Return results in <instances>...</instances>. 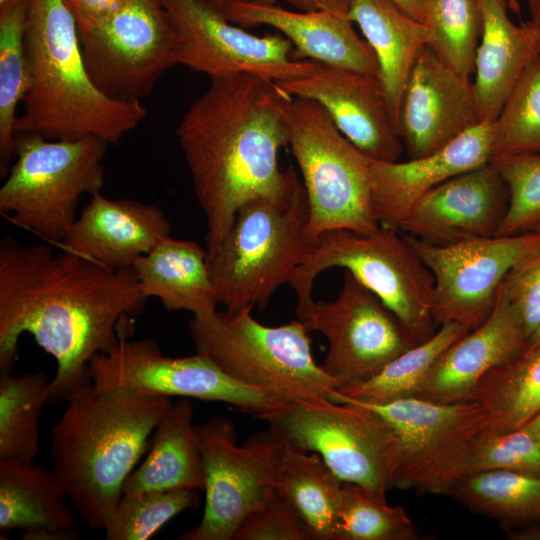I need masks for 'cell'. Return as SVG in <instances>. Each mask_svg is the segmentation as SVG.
<instances>
[{"instance_id": "6da1fadb", "label": "cell", "mask_w": 540, "mask_h": 540, "mask_svg": "<svg viewBox=\"0 0 540 540\" xmlns=\"http://www.w3.org/2000/svg\"><path fill=\"white\" fill-rule=\"evenodd\" d=\"M132 267L111 269L43 244L0 242V372H13L24 333L57 364L48 403L66 402L91 383L89 361L118 341L144 308Z\"/></svg>"}, {"instance_id": "7a4b0ae2", "label": "cell", "mask_w": 540, "mask_h": 540, "mask_svg": "<svg viewBox=\"0 0 540 540\" xmlns=\"http://www.w3.org/2000/svg\"><path fill=\"white\" fill-rule=\"evenodd\" d=\"M292 96L276 81L253 74L211 78L184 113L175 134L190 171L212 252L240 207L285 193L298 177L282 171L287 146L285 111Z\"/></svg>"}, {"instance_id": "3957f363", "label": "cell", "mask_w": 540, "mask_h": 540, "mask_svg": "<svg viewBox=\"0 0 540 540\" xmlns=\"http://www.w3.org/2000/svg\"><path fill=\"white\" fill-rule=\"evenodd\" d=\"M66 402L50 430L51 471L75 513L89 528L104 530L126 479L173 403L167 396L92 382Z\"/></svg>"}, {"instance_id": "277c9868", "label": "cell", "mask_w": 540, "mask_h": 540, "mask_svg": "<svg viewBox=\"0 0 540 540\" xmlns=\"http://www.w3.org/2000/svg\"><path fill=\"white\" fill-rule=\"evenodd\" d=\"M25 46L29 84L17 136H96L116 144L145 118L141 102L111 99L94 85L76 20L64 0H27Z\"/></svg>"}, {"instance_id": "5b68a950", "label": "cell", "mask_w": 540, "mask_h": 540, "mask_svg": "<svg viewBox=\"0 0 540 540\" xmlns=\"http://www.w3.org/2000/svg\"><path fill=\"white\" fill-rule=\"evenodd\" d=\"M309 205L298 177L279 196H261L243 204L229 231L208 253L218 302L228 312L263 308L289 283L313 247L307 231Z\"/></svg>"}, {"instance_id": "8992f818", "label": "cell", "mask_w": 540, "mask_h": 540, "mask_svg": "<svg viewBox=\"0 0 540 540\" xmlns=\"http://www.w3.org/2000/svg\"><path fill=\"white\" fill-rule=\"evenodd\" d=\"M252 308L193 316L189 330L196 351L238 382L286 404L332 400L341 384L314 361L307 325L297 319L266 326L253 318Z\"/></svg>"}, {"instance_id": "52a82bcc", "label": "cell", "mask_w": 540, "mask_h": 540, "mask_svg": "<svg viewBox=\"0 0 540 540\" xmlns=\"http://www.w3.org/2000/svg\"><path fill=\"white\" fill-rule=\"evenodd\" d=\"M331 267L349 271L372 291L415 344L436 332L434 278L403 232L380 226L369 234L333 230L320 235L288 283L297 302L312 297L315 278Z\"/></svg>"}, {"instance_id": "ba28073f", "label": "cell", "mask_w": 540, "mask_h": 540, "mask_svg": "<svg viewBox=\"0 0 540 540\" xmlns=\"http://www.w3.org/2000/svg\"><path fill=\"white\" fill-rule=\"evenodd\" d=\"M287 143L303 177L315 241L333 230L369 234L380 225L372 205V159L354 146L317 102L293 97L285 111Z\"/></svg>"}, {"instance_id": "9c48e42d", "label": "cell", "mask_w": 540, "mask_h": 540, "mask_svg": "<svg viewBox=\"0 0 540 540\" xmlns=\"http://www.w3.org/2000/svg\"><path fill=\"white\" fill-rule=\"evenodd\" d=\"M107 145L96 136L50 140L18 135L15 161L0 188L1 213L59 246L77 218L82 195L104 186Z\"/></svg>"}, {"instance_id": "30bf717a", "label": "cell", "mask_w": 540, "mask_h": 540, "mask_svg": "<svg viewBox=\"0 0 540 540\" xmlns=\"http://www.w3.org/2000/svg\"><path fill=\"white\" fill-rule=\"evenodd\" d=\"M260 419L282 443L318 454L343 482L383 495L394 488L399 440L371 407L354 401H300Z\"/></svg>"}, {"instance_id": "8fae6325", "label": "cell", "mask_w": 540, "mask_h": 540, "mask_svg": "<svg viewBox=\"0 0 540 540\" xmlns=\"http://www.w3.org/2000/svg\"><path fill=\"white\" fill-rule=\"evenodd\" d=\"M206 493L198 525L182 540H232L243 518L276 488L284 444L270 430L237 444L231 420L215 416L195 425Z\"/></svg>"}, {"instance_id": "7c38bea8", "label": "cell", "mask_w": 540, "mask_h": 540, "mask_svg": "<svg viewBox=\"0 0 540 540\" xmlns=\"http://www.w3.org/2000/svg\"><path fill=\"white\" fill-rule=\"evenodd\" d=\"M361 404L381 414L397 434L399 461L394 488L450 496L457 481L466 475L471 454L483 432L480 404H442L415 397Z\"/></svg>"}, {"instance_id": "4fadbf2b", "label": "cell", "mask_w": 540, "mask_h": 540, "mask_svg": "<svg viewBox=\"0 0 540 540\" xmlns=\"http://www.w3.org/2000/svg\"><path fill=\"white\" fill-rule=\"evenodd\" d=\"M86 70L107 97L141 102L178 64L176 36L160 0H126L93 27L79 31Z\"/></svg>"}, {"instance_id": "5bb4252c", "label": "cell", "mask_w": 540, "mask_h": 540, "mask_svg": "<svg viewBox=\"0 0 540 540\" xmlns=\"http://www.w3.org/2000/svg\"><path fill=\"white\" fill-rule=\"evenodd\" d=\"M128 328L122 329L108 352L90 359L89 374L94 385L146 395L224 402L258 418L286 404L233 379L204 353L169 357L152 340H130Z\"/></svg>"}, {"instance_id": "9a60e30c", "label": "cell", "mask_w": 540, "mask_h": 540, "mask_svg": "<svg viewBox=\"0 0 540 540\" xmlns=\"http://www.w3.org/2000/svg\"><path fill=\"white\" fill-rule=\"evenodd\" d=\"M405 234V233H404ZM434 278L433 317L469 329L491 314L506 275L540 255V232L436 245L405 234Z\"/></svg>"}, {"instance_id": "2e32d148", "label": "cell", "mask_w": 540, "mask_h": 540, "mask_svg": "<svg viewBox=\"0 0 540 540\" xmlns=\"http://www.w3.org/2000/svg\"><path fill=\"white\" fill-rule=\"evenodd\" d=\"M296 314L326 337L329 349L320 366L340 388L368 380L417 345L395 314L347 270L335 300L308 298L297 302Z\"/></svg>"}, {"instance_id": "e0dca14e", "label": "cell", "mask_w": 540, "mask_h": 540, "mask_svg": "<svg viewBox=\"0 0 540 540\" xmlns=\"http://www.w3.org/2000/svg\"><path fill=\"white\" fill-rule=\"evenodd\" d=\"M160 1L175 32L177 63L210 79L253 74L282 82L311 72L318 63L292 58L287 38L251 34L208 0Z\"/></svg>"}, {"instance_id": "ac0fdd59", "label": "cell", "mask_w": 540, "mask_h": 540, "mask_svg": "<svg viewBox=\"0 0 540 540\" xmlns=\"http://www.w3.org/2000/svg\"><path fill=\"white\" fill-rule=\"evenodd\" d=\"M288 94L319 103L338 130L375 161H398L403 145L377 76L317 63L309 73L277 82Z\"/></svg>"}, {"instance_id": "d6986e66", "label": "cell", "mask_w": 540, "mask_h": 540, "mask_svg": "<svg viewBox=\"0 0 540 540\" xmlns=\"http://www.w3.org/2000/svg\"><path fill=\"white\" fill-rule=\"evenodd\" d=\"M479 123L470 78L454 71L425 45L410 72L397 121L409 159L442 149Z\"/></svg>"}, {"instance_id": "ffe728a7", "label": "cell", "mask_w": 540, "mask_h": 540, "mask_svg": "<svg viewBox=\"0 0 540 540\" xmlns=\"http://www.w3.org/2000/svg\"><path fill=\"white\" fill-rule=\"evenodd\" d=\"M507 206L506 183L489 161L422 195L402 220L399 231L436 245L492 237Z\"/></svg>"}, {"instance_id": "44dd1931", "label": "cell", "mask_w": 540, "mask_h": 540, "mask_svg": "<svg viewBox=\"0 0 540 540\" xmlns=\"http://www.w3.org/2000/svg\"><path fill=\"white\" fill-rule=\"evenodd\" d=\"M526 346L522 326L500 285L488 318L438 356L412 397L442 404L476 401L482 376Z\"/></svg>"}, {"instance_id": "7402d4cb", "label": "cell", "mask_w": 540, "mask_h": 540, "mask_svg": "<svg viewBox=\"0 0 540 540\" xmlns=\"http://www.w3.org/2000/svg\"><path fill=\"white\" fill-rule=\"evenodd\" d=\"M172 225L156 205L130 199H110L101 192L69 228L60 249L111 269L132 267L165 238Z\"/></svg>"}, {"instance_id": "603a6c76", "label": "cell", "mask_w": 540, "mask_h": 540, "mask_svg": "<svg viewBox=\"0 0 540 540\" xmlns=\"http://www.w3.org/2000/svg\"><path fill=\"white\" fill-rule=\"evenodd\" d=\"M493 123L482 121L442 149L406 162L372 160V205L381 227L399 230L426 192L490 161Z\"/></svg>"}, {"instance_id": "cb8c5ba5", "label": "cell", "mask_w": 540, "mask_h": 540, "mask_svg": "<svg viewBox=\"0 0 540 540\" xmlns=\"http://www.w3.org/2000/svg\"><path fill=\"white\" fill-rule=\"evenodd\" d=\"M232 23L266 25L281 32L297 55L322 64L379 75L374 51L358 36L348 15L328 10L294 12L275 4L234 2L216 6Z\"/></svg>"}, {"instance_id": "d4e9b609", "label": "cell", "mask_w": 540, "mask_h": 540, "mask_svg": "<svg viewBox=\"0 0 540 540\" xmlns=\"http://www.w3.org/2000/svg\"><path fill=\"white\" fill-rule=\"evenodd\" d=\"M482 31L473 83L480 122L493 123L519 77L540 54L538 34L528 21L516 25L507 0H479Z\"/></svg>"}, {"instance_id": "484cf974", "label": "cell", "mask_w": 540, "mask_h": 540, "mask_svg": "<svg viewBox=\"0 0 540 540\" xmlns=\"http://www.w3.org/2000/svg\"><path fill=\"white\" fill-rule=\"evenodd\" d=\"M51 470L33 462L0 460V530L26 540L77 539V518Z\"/></svg>"}, {"instance_id": "4316f807", "label": "cell", "mask_w": 540, "mask_h": 540, "mask_svg": "<svg viewBox=\"0 0 540 540\" xmlns=\"http://www.w3.org/2000/svg\"><path fill=\"white\" fill-rule=\"evenodd\" d=\"M132 268L144 295L158 298L167 311L185 310L193 316L217 311L207 248L170 236L139 257Z\"/></svg>"}, {"instance_id": "83f0119b", "label": "cell", "mask_w": 540, "mask_h": 540, "mask_svg": "<svg viewBox=\"0 0 540 540\" xmlns=\"http://www.w3.org/2000/svg\"><path fill=\"white\" fill-rule=\"evenodd\" d=\"M348 17L375 53L378 78L397 126L403 93L420 50L428 45V26L391 0H350Z\"/></svg>"}, {"instance_id": "f1b7e54d", "label": "cell", "mask_w": 540, "mask_h": 540, "mask_svg": "<svg viewBox=\"0 0 540 540\" xmlns=\"http://www.w3.org/2000/svg\"><path fill=\"white\" fill-rule=\"evenodd\" d=\"M205 486L202 454L188 398L171 405L157 424L144 461L123 485V494Z\"/></svg>"}, {"instance_id": "f546056e", "label": "cell", "mask_w": 540, "mask_h": 540, "mask_svg": "<svg viewBox=\"0 0 540 540\" xmlns=\"http://www.w3.org/2000/svg\"><path fill=\"white\" fill-rule=\"evenodd\" d=\"M476 401L483 412V433L518 430L535 418L540 413V343L485 373Z\"/></svg>"}, {"instance_id": "4dcf8cb0", "label": "cell", "mask_w": 540, "mask_h": 540, "mask_svg": "<svg viewBox=\"0 0 540 540\" xmlns=\"http://www.w3.org/2000/svg\"><path fill=\"white\" fill-rule=\"evenodd\" d=\"M342 487L343 481L318 454L284 444L276 489L295 510L310 539L336 540Z\"/></svg>"}, {"instance_id": "1f68e13d", "label": "cell", "mask_w": 540, "mask_h": 540, "mask_svg": "<svg viewBox=\"0 0 540 540\" xmlns=\"http://www.w3.org/2000/svg\"><path fill=\"white\" fill-rule=\"evenodd\" d=\"M450 496L469 511L496 520L505 533L540 524V477L473 473L460 478Z\"/></svg>"}, {"instance_id": "d6a6232c", "label": "cell", "mask_w": 540, "mask_h": 540, "mask_svg": "<svg viewBox=\"0 0 540 540\" xmlns=\"http://www.w3.org/2000/svg\"><path fill=\"white\" fill-rule=\"evenodd\" d=\"M471 329L449 322L434 335L404 351L366 381L337 389L331 399L365 404H384L412 397L438 356Z\"/></svg>"}, {"instance_id": "836d02e7", "label": "cell", "mask_w": 540, "mask_h": 540, "mask_svg": "<svg viewBox=\"0 0 540 540\" xmlns=\"http://www.w3.org/2000/svg\"><path fill=\"white\" fill-rule=\"evenodd\" d=\"M27 0L0 9V173L6 176L17 147V107L29 84L25 46Z\"/></svg>"}, {"instance_id": "e575fe53", "label": "cell", "mask_w": 540, "mask_h": 540, "mask_svg": "<svg viewBox=\"0 0 540 540\" xmlns=\"http://www.w3.org/2000/svg\"><path fill=\"white\" fill-rule=\"evenodd\" d=\"M49 382L42 372H0V460L34 461Z\"/></svg>"}, {"instance_id": "d590c367", "label": "cell", "mask_w": 540, "mask_h": 540, "mask_svg": "<svg viewBox=\"0 0 540 540\" xmlns=\"http://www.w3.org/2000/svg\"><path fill=\"white\" fill-rule=\"evenodd\" d=\"M428 46L450 68L470 78L482 31L479 0H425Z\"/></svg>"}, {"instance_id": "8d00e7d4", "label": "cell", "mask_w": 540, "mask_h": 540, "mask_svg": "<svg viewBox=\"0 0 540 540\" xmlns=\"http://www.w3.org/2000/svg\"><path fill=\"white\" fill-rule=\"evenodd\" d=\"M419 531L401 506L386 495L343 482L336 540H418Z\"/></svg>"}, {"instance_id": "74e56055", "label": "cell", "mask_w": 540, "mask_h": 540, "mask_svg": "<svg viewBox=\"0 0 540 540\" xmlns=\"http://www.w3.org/2000/svg\"><path fill=\"white\" fill-rule=\"evenodd\" d=\"M540 154V54L523 71L493 122L490 160Z\"/></svg>"}, {"instance_id": "f35d334b", "label": "cell", "mask_w": 540, "mask_h": 540, "mask_svg": "<svg viewBox=\"0 0 540 540\" xmlns=\"http://www.w3.org/2000/svg\"><path fill=\"white\" fill-rule=\"evenodd\" d=\"M200 497L195 489H170L123 494L105 526L107 540H146L174 516L195 509Z\"/></svg>"}, {"instance_id": "ab89813d", "label": "cell", "mask_w": 540, "mask_h": 540, "mask_svg": "<svg viewBox=\"0 0 540 540\" xmlns=\"http://www.w3.org/2000/svg\"><path fill=\"white\" fill-rule=\"evenodd\" d=\"M508 189V206L495 236L530 232L540 226V154L490 160Z\"/></svg>"}, {"instance_id": "60d3db41", "label": "cell", "mask_w": 540, "mask_h": 540, "mask_svg": "<svg viewBox=\"0 0 540 540\" xmlns=\"http://www.w3.org/2000/svg\"><path fill=\"white\" fill-rule=\"evenodd\" d=\"M508 471L540 477V442L524 428L506 433H483L471 454L466 475Z\"/></svg>"}, {"instance_id": "b9f144b4", "label": "cell", "mask_w": 540, "mask_h": 540, "mask_svg": "<svg viewBox=\"0 0 540 540\" xmlns=\"http://www.w3.org/2000/svg\"><path fill=\"white\" fill-rule=\"evenodd\" d=\"M232 540H311L288 501L273 489L237 527Z\"/></svg>"}, {"instance_id": "7bdbcfd3", "label": "cell", "mask_w": 540, "mask_h": 540, "mask_svg": "<svg viewBox=\"0 0 540 540\" xmlns=\"http://www.w3.org/2000/svg\"><path fill=\"white\" fill-rule=\"evenodd\" d=\"M527 345L540 324V255L510 271L501 283Z\"/></svg>"}, {"instance_id": "ee69618b", "label": "cell", "mask_w": 540, "mask_h": 540, "mask_svg": "<svg viewBox=\"0 0 540 540\" xmlns=\"http://www.w3.org/2000/svg\"><path fill=\"white\" fill-rule=\"evenodd\" d=\"M126 0H64L78 31L87 30L117 10Z\"/></svg>"}, {"instance_id": "f6af8a7d", "label": "cell", "mask_w": 540, "mask_h": 540, "mask_svg": "<svg viewBox=\"0 0 540 540\" xmlns=\"http://www.w3.org/2000/svg\"><path fill=\"white\" fill-rule=\"evenodd\" d=\"M215 6L242 2L261 5H273L278 0H209ZM301 11L328 10L348 15L350 0H287Z\"/></svg>"}, {"instance_id": "bcb514c9", "label": "cell", "mask_w": 540, "mask_h": 540, "mask_svg": "<svg viewBox=\"0 0 540 540\" xmlns=\"http://www.w3.org/2000/svg\"><path fill=\"white\" fill-rule=\"evenodd\" d=\"M408 15L425 23V0H391Z\"/></svg>"}, {"instance_id": "7dc6e473", "label": "cell", "mask_w": 540, "mask_h": 540, "mask_svg": "<svg viewBox=\"0 0 540 540\" xmlns=\"http://www.w3.org/2000/svg\"><path fill=\"white\" fill-rule=\"evenodd\" d=\"M506 536L510 540H540V524L509 531Z\"/></svg>"}, {"instance_id": "c3c4849f", "label": "cell", "mask_w": 540, "mask_h": 540, "mask_svg": "<svg viewBox=\"0 0 540 540\" xmlns=\"http://www.w3.org/2000/svg\"><path fill=\"white\" fill-rule=\"evenodd\" d=\"M529 11H530V20L529 22L535 28L539 44H540V0H528Z\"/></svg>"}, {"instance_id": "681fc988", "label": "cell", "mask_w": 540, "mask_h": 540, "mask_svg": "<svg viewBox=\"0 0 540 540\" xmlns=\"http://www.w3.org/2000/svg\"><path fill=\"white\" fill-rule=\"evenodd\" d=\"M523 428L540 442V413Z\"/></svg>"}, {"instance_id": "f907efd6", "label": "cell", "mask_w": 540, "mask_h": 540, "mask_svg": "<svg viewBox=\"0 0 540 540\" xmlns=\"http://www.w3.org/2000/svg\"><path fill=\"white\" fill-rule=\"evenodd\" d=\"M509 10L519 16L521 13L519 0H507Z\"/></svg>"}, {"instance_id": "816d5d0a", "label": "cell", "mask_w": 540, "mask_h": 540, "mask_svg": "<svg viewBox=\"0 0 540 540\" xmlns=\"http://www.w3.org/2000/svg\"><path fill=\"white\" fill-rule=\"evenodd\" d=\"M537 343H540V324L538 326L536 333L534 334V336L532 337L528 345L537 344Z\"/></svg>"}, {"instance_id": "f5cc1de1", "label": "cell", "mask_w": 540, "mask_h": 540, "mask_svg": "<svg viewBox=\"0 0 540 540\" xmlns=\"http://www.w3.org/2000/svg\"><path fill=\"white\" fill-rule=\"evenodd\" d=\"M12 1H14V0H0V9L5 7L9 3H11Z\"/></svg>"}, {"instance_id": "db71d44e", "label": "cell", "mask_w": 540, "mask_h": 540, "mask_svg": "<svg viewBox=\"0 0 540 540\" xmlns=\"http://www.w3.org/2000/svg\"><path fill=\"white\" fill-rule=\"evenodd\" d=\"M535 231L540 232V226H538L537 229H536Z\"/></svg>"}, {"instance_id": "11a10c76", "label": "cell", "mask_w": 540, "mask_h": 540, "mask_svg": "<svg viewBox=\"0 0 540 540\" xmlns=\"http://www.w3.org/2000/svg\"><path fill=\"white\" fill-rule=\"evenodd\" d=\"M209 1V0H208Z\"/></svg>"}]
</instances>
